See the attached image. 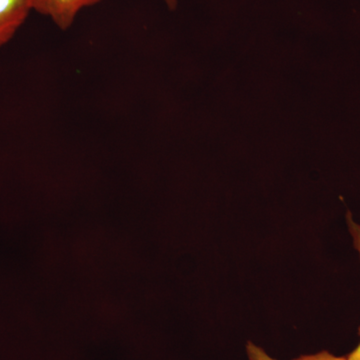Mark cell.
I'll return each mask as SVG.
<instances>
[{
  "label": "cell",
  "instance_id": "cell-4",
  "mask_svg": "<svg viewBox=\"0 0 360 360\" xmlns=\"http://www.w3.org/2000/svg\"><path fill=\"white\" fill-rule=\"evenodd\" d=\"M347 219L348 222V229H349L350 234H352V239H354V245L355 250H356L357 252H359L360 258V225L357 224L356 222L352 219V214H350V212L347 213ZM347 360H360V342L354 350H352L349 354L347 355Z\"/></svg>",
  "mask_w": 360,
  "mask_h": 360
},
{
  "label": "cell",
  "instance_id": "cell-3",
  "mask_svg": "<svg viewBox=\"0 0 360 360\" xmlns=\"http://www.w3.org/2000/svg\"><path fill=\"white\" fill-rule=\"evenodd\" d=\"M248 360H276L270 357L262 348L257 347L255 343L248 342L246 345ZM295 360H347V356H336L328 352H321L319 354L302 355L300 359Z\"/></svg>",
  "mask_w": 360,
  "mask_h": 360
},
{
  "label": "cell",
  "instance_id": "cell-5",
  "mask_svg": "<svg viewBox=\"0 0 360 360\" xmlns=\"http://www.w3.org/2000/svg\"><path fill=\"white\" fill-rule=\"evenodd\" d=\"M165 2L170 11H174L177 7V0H165Z\"/></svg>",
  "mask_w": 360,
  "mask_h": 360
},
{
  "label": "cell",
  "instance_id": "cell-1",
  "mask_svg": "<svg viewBox=\"0 0 360 360\" xmlns=\"http://www.w3.org/2000/svg\"><path fill=\"white\" fill-rule=\"evenodd\" d=\"M103 0H32V11L41 14L59 30H70L78 14L87 7L96 6Z\"/></svg>",
  "mask_w": 360,
  "mask_h": 360
},
{
  "label": "cell",
  "instance_id": "cell-2",
  "mask_svg": "<svg viewBox=\"0 0 360 360\" xmlns=\"http://www.w3.org/2000/svg\"><path fill=\"white\" fill-rule=\"evenodd\" d=\"M32 11V0H0V49L15 37Z\"/></svg>",
  "mask_w": 360,
  "mask_h": 360
}]
</instances>
